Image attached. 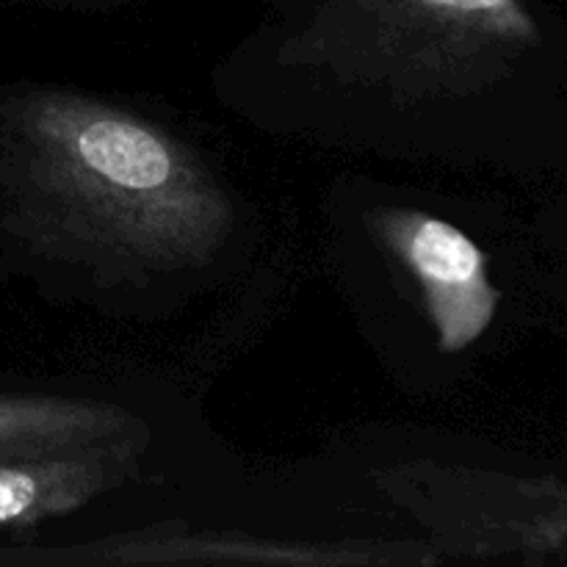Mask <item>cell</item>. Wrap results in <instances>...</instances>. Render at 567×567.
Masks as SVG:
<instances>
[{
  "label": "cell",
  "instance_id": "obj_1",
  "mask_svg": "<svg viewBox=\"0 0 567 567\" xmlns=\"http://www.w3.org/2000/svg\"><path fill=\"white\" fill-rule=\"evenodd\" d=\"M0 227L109 280L194 275L236 230L214 172L164 127L66 92L0 103Z\"/></svg>",
  "mask_w": 567,
  "mask_h": 567
},
{
  "label": "cell",
  "instance_id": "obj_2",
  "mask_svg": "<svg viewBox=\"0 0 567 567\" xmlns=\"http://www.w3.org/2000/svg\"><path fill=\"white\" fill-rule=\"evenodd\" d=\"M369 20L313 22L271 55L282 81L302 78L324 100L369 103L388 92L396 109L435 111L520 81L524 61H543L546 37L524 0H371Z\"/></svg>",
  "mask_w": 567,
  "mask_h": 567
},
{
  "label": "cell",
  "instance_id": "obj_3",
  "mask_svg": "<svg viewBox=\"0 0 567 567\" xmlns=\"http://www.w3.org/2000/svg\"><path fill=\"white\" fill-rule=\"evenodd\" d=\"M380 236L419 286L437 352L474 347L491 330L502 302L482 249L463 230L421 210L382 214Z\"/></svg>",
  "mask_w": 567,
  "mask_h": 567
},
{
  "label": "cell",
  "instance_id": "obj_4",
  "mask_svg": "<svg viewBox=\"0 0 567 567\" xmlns=\"http://www.w3.org/2000/svg\"><path fill=\"white\" fill-rule=\"evenodd\" d=\"M144 437L78 452L0 460V529L33 526L83 507L136 471Z\"/></svg>",
  "mask_w": 567,
  "mask_h": 567
},
{
  "label": "cell",
  "instance_id": "obj_5",
  "mask_svg": "<svg viewBox=\"0 0 567 567\" xmlns=\"http://www.w3.org/2000/svg\"><path fill=\"white\" fill-rule=\"evenodd\" d=\"M147 437L116 404L48 393H0V460L78 452L100 443Z\"/></svg>",
  "mask_w": 567,
  "mask_h": 567
}]
</instances>
